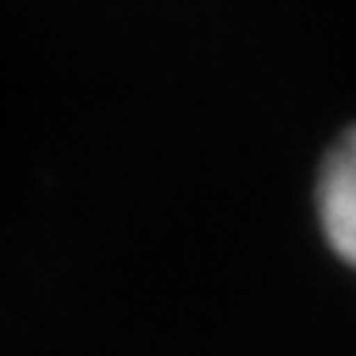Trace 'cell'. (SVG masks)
I'll return each instance as SVG.
<instances>
[{
    "mask_svg": "<svg viewBox=\"0 0 356 356\" xmlns=\"http://www.w3.org/2000/svg\"><path fill=\"white\" fill-rule=\"evenodd\" d=\"M315 209L330 250L356 269V125L341 133L322 159Z\"/></svg>",
    "mask_w": 356,
    "mask_h": 356,
    "instance_id": "cell-1",
    "label": "cell"
}]
</instances>
